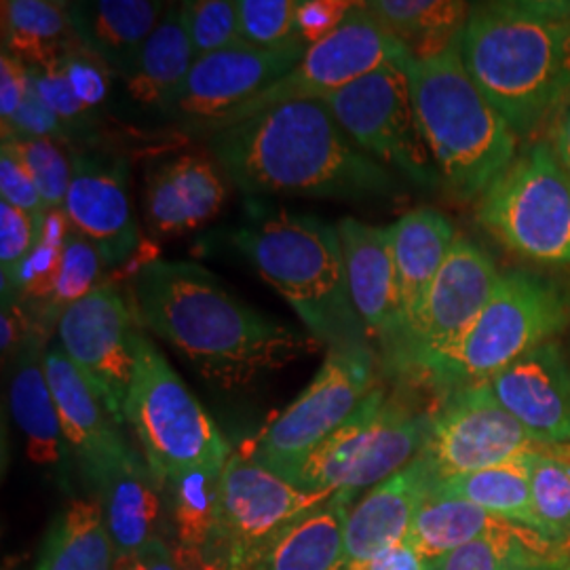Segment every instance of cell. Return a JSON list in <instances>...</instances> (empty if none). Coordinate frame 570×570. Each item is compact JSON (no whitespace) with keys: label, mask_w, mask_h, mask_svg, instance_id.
Returning a JSON list of instances; mask_svg holds the SVG:
<instances>
[{"label":"cell","mask_w":570,"mask_h":570,"mask_svg":"<svg viewBox=\"0 0 570 570\" xmlns=\"http://www.w3.org/2000/svg\"><path fill=\"white\" fill-rule=\"evenodd\" d=\"M41 228L26 212L0 202V268L4 289L7 285L20 289L21 271L37 247Z\"/></svg>","instance_id":"7bdbcfd3"},{"label":"cell","mask_w":570,"mask_h":570,"mask_svg":"<svg viewBox=\"0 0 570 570\" xmlns=\"http://www.w3.org/2000/svg\"><path fill=\"white\" fill-rule=\"evenodd\" d=\"M157 489L159 482L148 463L138 459L98 490L117 560L129 558L150 541L159 539L157 524L161 515V499Z\"/></svg>","instance_id":"f1b7e54d"},{"label":"cell","mask_w":570,"mask_h":570,"mask_svg":"<svg viewBox=\"0 0 570 570\" xmlns=\"http://www.w3.org/2000/svg\"><path fill=\"white\" fill-rule=\"evenodd\" d=\"M70 157L72 180L63 205L68 225L96 245L104 265H121L140 242L129 195V161L85 148H72Z\"/></svg>","instance_id":"ac0fdd59"},{"label":"cell","mask_w":570,"mask_h":570,"mask_svg":"<svg viewBox=\"0 0 570 570\" xmlns=\"http://www.w3.org/2000/svg\"><path fill=\"white\" fill-rule=\"evenodd\" d=\"M406 63H387L324 98L346 136L393 174L438 188L440 174L416 119Z\"/></svg>","instance_id":"8fae6325"},{"label":"cell","mask_w":570,"mask_h":570,"mask_svg":"<svg viewBox=\"0 0 570 570\" xmlns=\"http://www.w3.org/2000/svg\"><path fill=\"white\" fill-rule=\"evenodd\" d=\"M169 4L159 0H79L68 2L77 41L85 51L125 75L144 42L164 20Z\"/></svg>","instance_id":"cb8c5ba5"},{"label":"cell","mask_w":570,"mask_h":570,"mask_svg":"<svg viewBox=\"0 0 570 570\" xmlns=\"http://www.w3.org/2000/svg\"><path fill=\"white\" fill-rule=\"evenodd\" d=\"M207 146L245 195L364 202L402 188L397 174L346 136L324 100L268 108L207 136Z\"/></svg>","instance_id":"7a4b0ae2"},{"label":"cell","mask_w":570,"mask_h":570,"mask_svg":"<svg viewBox=\"0 0 570 570\" xmlns=\"http://www.w3.org/2000/svg\"><path fill=\"white\" fill-rule=\"evenodd\" d=\"M334 492H311L233 452L220 475V511L212 550L230 570H254L266 548Z\"/></svg>","instance_id":"4fadbf2b"},{"label":"cell","mask_w":570,"mask_h":570,"mask_svg":"<svg viewBox=\"0 0 570 570\" xmlns=\"http://www.w3.org/2000/svg\"><path fill=\"white\" fill-rule=\"evenodd\" d=\"M366 4L412 60L449 51L461 39L471 11L463 0H372Z\"/></svg>","instance_id":"4dcf8cb0"},{"label":"cell","mask_w":570,"mask_h":570,"mask_svg":"<svg viewBox=\"0 0 570 570\" xmlns=\"http://www.w3.org/2000/svg\"><path fill=\"white\" fill-rule=\"evenodd\" d=\"M567 294L530 273H501L489 305L446 351L429 357L414 374L446 395L489 383L534 346L550 343L569 324Z\"/></svg>","instance_id":"8992f818"},{"label":"cell","mask_w":570,"mask_h":570,"mask_svg":"<svg viewBox=\"0 0 570 570\" xmlns=\"http://www.w3.org/2000/svg\"><path fill=\"white\" fill-rule=\"evenodd\" d=\"M530 499L537 529L558 543H570V461L534 452L530 459Z\"/></svg>","instance_id":"74e56055"},{"label":"cell","mask_w":570,"mask_h":570,"mask_svg":"<svg viewBox=\"0 0 570 570\" xmlns=\"http://www.w3.org/2000/svg\"><path fill=\"white\" fill-rule=\"evenodd\" d=\"M489 387L541 446L570 444V364L558 343L534 346Z\"/></svg>","instance_id":"ffe728a7"},{"label":"cell","mask_w":570,"mask_h":570,"mask_svg":"<svg viewBox=\"0 0 570 570\" xmlns=\"http://www.w3.org/2000/svg\"><path fill=\"white\" fill-rule=\"evenodd\" d=\"M45 372L58 406L66 444L77 456L87 480L100 490L112 475L140 456L129 449L119 423L60 345L45 351Z\"/></svg>","instance_id":"d6986e66"},{"label":"cell","mask_w":570,"mask_h":570,"mask_svg":"<svg viewBox=\"0 0 570 570\" xmlns=\"http://www.w3.org/2000/svg\"><path fill=\"white\" fill-rule=\"evenodd\" d=\"M2 51L28 68H45L63 60L77 47L68 2L2 0Z\"/></svg>","instance_id":"f546056e"},{"label":"cell","mask_w":570,"mask_h":570,"mask_svg":"<svg viewBox=\"0 0 570 570\" xmlns=\"http://www.w3.org/2000/svg\"><path fill=\"white\" fill-rule=\"evenodd\" d=\"M180 570H230L225 560L214 550L174 551Z\"/></svg>","instance_id":"f5cc1de1"},{"label":"cell","mask_w":570,"mask_h":570,"mask_svg":"<svg viewBox=\"0 0 570 570\" xmlns=\"http://www.w3.org/2000/svg\"><path fill=\"white\" fill-rule=\"evenodd\" d=\"M220 475L218 469H199L167 484L178 539L176 550H212L220 511Z\"/></svg>","instance_id":"d590c367"},{"label":"cell","mask_w":570,"mask_h":570,"mask_svg":"<svg viewBox=\"0 0 570 570\" xmlns=\"http://www.w3.org/2000/svg\"><path fill=\"white\" fill-rule=\"evenodd\" d=\"M9 404L13 421L26 438V454L39 468L63 465L68 444L60 414L45 372V353L39 334H26L11 376Z\"/></svg>","instance_id":"d4e9b609"},{"label":"cell","mask_w":570,"mask_h":570,"mask_svg":"<svg viewBox=\"0 0 570 570\" xmlns=\"http://www.w3.org/2000/svg\"><path fill=\"white\" fill-rule=\"evenodd\" d=\"M553 150L558 155V159L567 167L570 174V102L564 112L558 117L556 129H553Z\"/></svg>","instance_id":"db71d44e"},{"label":"cell","mask_w":570,"mask_h":570,"mask_svg":"<svg viewBox=\"0 0 570 570\" xmlns=\"http://www.w3.org/2000/svg\"><path fill=\"white\" fill-rule=\"evenodd\" d=\"M242 41L258 49H282L303 41L298 32L301 0H237Z\"/></svg>","instance_id":"ab89813d"},{"label":"cell","mask_w":570,"mask_h":570,"mask_svg":"<svg viewBox=\"0 0 570 570\" xmlns=\"http://www.w3.org/2000/svg\"><path fill=\"white\" fill-rule=\"evenodd\" d=\"M499 277L494 261L480 245L456 237L391 362L414 372L429 357L454 345L489 305Z\"/></svg>","instance_id":"2e32d148"},{"label":"cell","mask_w":570,"mask_h":570,"mask_svg":"<svg viewBox=\"0 0 570 570\" xmlns=\"http://www.w3.org/2000/svg\"><path fill=\"white\" fill-rule=\"evenodd\" d=\"M348 570H433V567L406 541L379 553L376 558H370L366 562L351 564Z\"/></svg>","instance_id":"681fc988"},{"label":"cell","mask_w":570,"mask_h":570,"mask_svg":"<svg viewBox=\"0 0 570 570\" xmlns=\"http://www.w3.org/2000/svg\"><path fill=\"white\" fill-rule=\"evenodd\" d=\"M223 169L202 153H180L153 165L144 216L155 237H176L209 223L226 202Z\"/></svg>","instance_id":"7402d4cb"},{"label":"cell","mask_w":570,"mask_h":570,"mask_svg":"<svg viewBox=\"0 0 570 570\" xmlns=\"http://www.w3.org/2000/svg\"><path fill=\"white\" fill-rule=\"evenodd\" d=\"M336 228L355 311L367 334L376 336L391 357L404 334V311L389 228L366 225L357 218H343Z\"/></svg>","instance_id":"44dd1931"},{"label":"cell","mask_w":570,"mask_h":570,"mask_svg":"<svg viewBox=\"0 0 570 570\" xmlns=\"http://www.w3.org/2000/svg\"><path fill=\"white\" fill-rule=\"evenodd\" d=\"M570 102V18L567 21L562 49H560V75L556 89V115L560 117Z\"/></svg>","instance_id":"816d5d0a"},{"label":"cell","mask_w":570,"mask_h":570,"mask_svg":"<svg viewBox=\"0 0 570 570\" xmlns=\"http://www.w3.org/2000/svg\"><path fill=\"white\" fill-rule=\"evenodd\" d=\"M404 68L440 183L461 204L480 202L515 161L518 134L469 77L459 42Z\"/></svg>","instance_id":"5b68a950"},{"label":"cell","mask_w":570,"mask_h":570,"mask_svg":"<svg viewBox=\"0 0 570 570\" xmlns=\"http://www.w3.org/2000/svg\"><path fill=\"white\" fill-rule=\"evenodd\" d=\"M306 49L305 41L282 49L239 45L195 60L161 117L180 129L205 136L216 122L284 79L303 60Z\"/></svg>","instance_id":"e0dca14e"},{"label":"cell","mask_w":570,"mask_h":570,"mask_svg":"<svg viewBox=\"0 0 570 570\" xmlns=\"http://www.w3.org/2000/svg\"><path fill=\"white\" fill-rule=\"evenodd\" d=\"M136 334L134 308L110 282L68 306L58 322L61 351L119 425L127 423L125 404L136 366Z\"/></svg>","instance_id":"9a60e30c"},{"label":"cell","mask_w":570,"mask_h":570,"mask_svg":"<svg viewBox=\"0 0 570 570\" xmlns=\"http://www.w3.org/2000/svg\"><path fill=\"white\" fill-rule=\"evenodd\" d=\"M195 63L193 45L184 26L183 4H169L164 20L144 42L138 58L121 75L131 102L161 115L180 91Z\"/></svg>","instance_id":"83f0119b"},{"label":"cell","mask_w":570,"mask_h":570,"mask_svg":"<svg viewBox=\"0 0 570 570\" xmlns=\"http://www.w3.org/2000/svg\"><path fill=\"white\" fill-rule=\"evenodd\" d=\"M478 220L511 252L570 268V174L553 146L522 150L478 202Z\"/></svg>","instance_id":"9c48e42d"},{"label":"cell","mask_w":570,"mask_h":570,"mask_svg":"<svg viewBox=\"0 0 570 570\" xmlns=\"http://www.w3.org/2000/svg\"><path fill=\"white\" fill-rule=\"evenodd\" d=\"M11 138H49L68 148H75V144L70 140L68 131L63 129L60 119L56 117V112L42 100L32 75H30V85L18 115L7 125H2V140H11Z\"/></svg>","instance_id":"ee69618b"},{"label":"cell","mask_w":570,"mask_h":570,"mask_svg":"<svg viewBox=\"0 0 570 570\" xmlns=\"http://www.w3.org/2000/svg\"><path fill=\"white\" fill-rule=\"evenodd\" d=\"M131 308L207 383L228 391L249 387L322 345L306 330L247 305L218 275L188 261L144 263L131 279Z\"/></svg>","instance_id":"6da1fadb"},{"label":"cell","mask_w":570,"mask_h":570,"mask_svg":"<svg viewBox=\"0 0 570 570\" xmlns=\"http://www.w3.org/2000/svg\"><path fill=\"white\" fill-rule=\"evenodd\" d=\"M115 570H180V567L176 553L169 550V546L159 537L144 546L142 550L131 553L129 558L117 560Z\"/></svg>","instance_id":"f907efd6"},{"label":"cell","mask_w":570,"mask_h":570,"mask_svg":"<svg viewBox=\"0 0 570 570\" xmlns=\"http://www.w3.org/2000/svg\"><path fill=\"white\" fill-rule=\"evenodd\" d=\"M541 449L484 383L450 393L444 406L431 416L428 442L419 456L440 482Z\"/></svg>","instance_id":"5bb4252c"},{"label":"cell","mask_w":570,"mask_h":570,"mask_svg":"<svg viewBox=\"0 0 570 570\" xmlns=\"http://www.w3.org/2000/svg\"><path fill=\"white\" fill-rule=\"evenodd\" d=\"M407 60L410 53L404 45L374 18L366 2H355L345 21L326 39L311 45L292 72L216 122L205 136L282 104L324 100L387 63H406Z\"/></svg>","instance_id":"7c38bea8"},{"label":"cell","mask_w":570,"mask_h":570,"mask_svg":"<svg viewBox=\"0 0 570 570\" xmlns=\"http://www.w3.org/2000/svg\"><path fill=\"white\" fill-rule=\"evenodd\" d=\"M387 228L406 334L410 322L425 301L429 285L433 284L435 275L449 258L450 249L459 235L454 233V226L449 218L431 207L407 212L406 216H402Z\"/></svg>","instance_id":"484cf974"},{"label":"cell","mask_w":570,"mask_h":570,"mask_svg":"<svg viewBox=\"0 0 570 570\" xmlns=\"http://www.w3.org/2000/svg\"><path fill=\"white\" fill-rule=\"evenodd\" d=\"M180 4L195 60L245 45L233 0H186Z\"/></svg>","instance_id":"b9f144b4"},{"label":"cell","mask_w":570,"mask_h":570,"mask_svg":"<svg viewBox=\"0 0 570 570\" xmlns=\"http://www.w3.org/2000/svg\"><path fill=\"white\" fill-rule=\"evenodd\" d=\"M20 157L39 188L45 212L63 209L72 180V157L68 146L49 138H11L2 140Z\"/></svg>","instance_id":"f35d334b"},{"label":"cell","mask_w":570,"mask_h":570,"mask_svg":"<svg viewBox=\"0 0 570 570\" xmlns=\"http://www.w3.org/2000/svg\"><path fill=\"white\" fill-rule=\"evenodd\" d=\"M30 75L39 87V94L47 106L56 112L63 129L68 131L70 140L77 146H91L98 136V110L89 108L77 96L72 82L68 79L61 61L45 66V68H30Z\"/></svg>","instance_id":"60d3db41"},{"label":"cell","mask_w":570,"mask_h":570,"mask_svg":"<svg viewBox=\"0 0 570 570\" xmlns=\"http://www.w3.org/2000/svg\"><path fill=\"white\" fill-rule=\"evenodd\" d=\"M233 242L322 345L367 346L336 226L308 214L261 209L237 228Z\"/></svg>","instance_id":"277c9868"},{"label":"cell","mask_w":570,"mask_h":570,"mask_svg":"<svg viewBox=\"0 0 570 570\" xmlns=\"http://www.w3.org/2000/svg\"><path fill=\"white\" fill-rule=\"evenodd\" d=\"M61 66L81 102L98 110L110 94V81L115 72L82 47H77L72 53H68L61 60Z\"/></svg>","instance_id":"bcb514c9"},{"label":"cell","mask_w":570,"mask_h":570,"mask_svg":"<svg viewBox=\"0 0 570 570\" xmlns=\"http://www.w3.org/2000/svg\"><path fill=\"white\" fill-rule=\"evenodd\" d=\"M117 550L102 503L75 499L47 532L35 570H115Z\"/></svg>","instance_id":"d6a6232c"},{"label":"cell","mask_w":570,"mask_h":570,"mask_svg":"<svg viewBox=\"0 0 570 570\" xmlns=\"http://www.w3.org/2000/svg\"><path fill=\"white\" fill-rule=\"evenodd\" d=\"M435 482L428 463L416 456L351 505L345 522L348 567L406 543L414 518Z\"/></svg>","instance_id":"603a6c76"},{"label":"cell","mask_w":570,"mask_h":570,"mask_svg":"<svg viewBox=\"0 0 570 570\" xmlns=\"http://www.w3.org/2000/svg\"><path fill=\"white\" fill-rule=\"evenodd\" d=\"M355 494L334 492L266 548L254 570H348L345 522Z\"/></svg>","instance_id":"4316f807"},{"label":"cell","mask_w":570,"mask_h":570,"mask_svg":"<svg viewBox=\"0 0 570 570\" xmlns=\"http://www.w3.org/2000/svg\"><path fill=\"white\" fill-rule=\"evenodd\" d=\"M104 266L106 265L96 245L70 228L66 235L60 268L53 277V284L49 287L45 301L37 306L39 320L45 324L58 326L68 306L79 303L100 285Z\"/></svg>","instance_id":"8d00e7d4"},{"label":"cell","mask_w":570,"mask_h":570,"mask_svg":"<svg viewBox=\"0 0 570 570\" xmlns=\"http://www.w3.org/2000/svg\"><path fill=\"white\" fill-rule=\"evenodd\" d=\"M30 68L11 53H0V125L11 121L26 98Z\"/></svg>","instance_id":"c3c4849f"},{"label":"cell","mask_w":570,"mask_h":570,"mask_svg":"<svg viewBox=\"0 0 570 570\" xmlns=\"http://www.w3.org/2000/svg\"><path fill=\"white\" fill-rule=\"evenodd\" d=\"M570 562V543L511 522L442 558L433 570H562Z\"/></svg>","instance_id":"1f68e13d"},{"label":"cell","mask_w":570,"mask_h":570,"mask_svg":"<svg viewBox=\"0 0 570 570\" xmlns=\"http://www.w3.org/2000/svg\"><path fill=\"white\" fill-rule=\"evenodd\" d=\"M355 2H341V0H313V2H303L298 9V32L303 41L311 47L327 35H332L346 16Z\"/></svg>","instance_id":"7dc6e473"},{"label":"cell","mask_w":570,"mask_h":570,"mask_svg":"<svg viewBox=\"0 0 570 570\" xmlns=\"http://www.w3.org/2000/svg\"><path fill=\"white\" fill-rule=\"evenodd\" d=\"M429 428V414L376 387L343 428L311 452L294 484L311 492L374 489L421 454Z\"/></svg>","instance_id":"ba28073f"},{"label":"cell","mask_w":570,"mask_h":570,"mask_svg":"<svg viewBox=\"0 0 570 570\" xmlns=\"http://www.w3.org/2000/svg\"><path fill=\"white\" fill-rule=\"evenodd\" d=\"M125 421L136 431L159 487L199 469L223 471L233 454L220 429L144 332L136 334Z\"/></svg>","instance_id":"52a82bcc"},{"label":"cell","mask_w":570,"mask_h":570,"mask_svg":"<svg viewBox=\"0 0 570 570\" xmlns=\"http://www.w3.org/2000/svg\"><path fill=\"white\" fill-rule=\"evenodd\" d=\"M508 524H511L510 520L469 501L431 492L414 518L407 543L416 548L431 567H435L452 551L489 532L505 529Z\"/></svg>","instance_id":"e575fe53"},{"label":"cell","mask_w":570,"mask_h":570,"mask_svg":"<svg viewBox=\"0 0 570 570\" xmlns=\"http://www.w3.org/2000/svg\"><path fill=\"white\" fill-rule=\"evenodd\" d=\"M569 0H494L471 4L459 39L469 77L511 129L530 136L556 115L560 49Z\"/></svg>","instance_id":"3957f363"},{"label":"cell","mask_w":570,"mask_h":570,"mask_svg":"<svg viewBox=\"0 0 570 570\" xmlns=\"http://www.w3.org/2000/svg\"><path fill=\"white\" fill-rule=\"evenodd\" d=\"M0 195L4 204L26 212L42 226L47 212L39 188L26 165L21 164L20 157L4 142L0 146Z\"/></svg>","instance_id":"f6af8a7d"},{"label":"cell","mask_w":570,"mask_h":570,"mask_svg":"<svg viewBox=\"0 0 570 570\" xmlns=\"http://www.w3.org/2000/svg\"><path fill=\"white\" fill-rule=\"evenodd\" d=\"M376 387L370 346L330 348L311 385L258 435L252 456L294 484L311 452L343 428Z\"/></svg>","instance_id":"30bf717a"},{"label":"cell","mask_w":570,"mask_h":570,"mask_svg":"<svg viewBox=\"0 0 570 570\" xmlns=\"http://www.w3.org/2000/svg\"><path fill=\"white\" fill-rule=\"evenodd\" d=\"M539 452V450H537ZM534 452L520 454L508 463L480 469L435 482L433 492L469 501L499 518L537 530L530 499V459Z\"/></svg>","instance_id":"836d02e7"},{"label":"cell","mask_w":570,"mask_h":570,"mask_svg":"<svg viewBox=\"0 0 570 570\" xmlns=\"http://www.w3.org/2000/svg\"><path fill=\"white\" fill-rule=\"evenodd\" d=\"M562 570H570V562H569V564H567V567H564V569H562Z\"/></svg>","instance_id":"11a10c76"}]
</instances>
